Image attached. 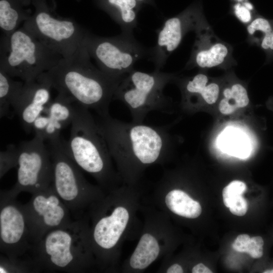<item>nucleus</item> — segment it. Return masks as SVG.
I'll list each match as a JSON object with an SVG mask.
<instances>
[{"label": "nucleus", "mask_w": 273, "mask_h": 273, "mask_svg": "<svg viewBox=\"0 0 273 273\" xmlns=\"http://www.w3.org/2000/svg\"><path fill=\"white\" fill-rule=\"evenodd\" d=\"M90 59L81 45L43 74L58 93L103 117L109 114V105L119 82L96 67Z\"/></svg>", "instance_id": "obj_1"}, {"label": "nucleus", "mask_w": 273, "mask_h": 273, "mask_svg": "<svg viewBox=\"0 0 273 273\" xmlns=\"http://www.w3.org/2000/svg\"><path fill=\"white\" fill-rule=\"evenodd\" d=\"M110 155L124 167L144 166L165 158L172 138L165 125L126 122L110 114L97 121Z\"/></svg>", "instance_id": "obj_2"}, {"label": "nucleus", "mask_w": 273, "mask_h": 273, "mask_svg": "<svg viewBox=\"0 0 273 273\" xmlns=\"http://www.w3.org/2000/svg\"><path fill=\"white\" fill-rule=\"evenodd\" d=\"M89 231L83 218L46 233L32 248L39 271L83 272L90 262Z\"/></svg>", "instance_id": "obj_3"}, {"label": "nucleus", "mask_w": 273, "mask_h": 273, "mask_svg": "<svg viewBox=\"0 0 273 273\" xmlns=\"http://www.w3.org/2000/svg\"><path fill=\"white\" fill-rule=\"evenodd\" d=\"M68 141L62 139L64 149L75 164L102 183L112 176L107 143L89 109L76 103Z\"/></svg>", "instance_id": "obj_4"}, {"label": "nucleus", "mask_w": 273, "mask_h": 273, "mask_svg": "<svg viewBox=\"0 0 273 273\" xmlns=\"http://www.w3.org/2000/svg\"><path fill=\"white\" fill-rule=\"evenodd\" d=\"M62 58L23 26L1 39L0 70L24 82L37 79Z\"/></svg>", "instance_id": "obj_5"}, {"label": "nucleus", "mask_w": 273, "mask_h": 273, "mask_svg": "<svg viewBox=\"0 0 273 273\" xmlns=\"http://www.w3.org/2000/svg\"><path fill=\"white\" fill-rule=\"evenodd\" d=\"M175 78L174 74L161 71L146 73L133 69L120 81L113 100L127 107L132 122L143 123L152 111L169 112L171 101L163 90Z\"/></svg>", "instance_id": "obj_6"}, {"label": "nucleus", "mask_w": 273, "mask_h": 273, "mask_svg": "<svg viewBox=\"0 0 273 273\" xmlns=\"http://www.w3.org/2000/svg\"><path fill=\"white\" fill-rule=\"evenodd\" d=\"M32 1L34 12L22 26L63 58L72 56L82 45L87 29L72 18L58 15L54 0Z\"/></svg>", "instance_id": "obj_7"}, {"label": "nucleus", "mask_w": 273, "mask_h": 273, "mask_svg": "<svg viewBox=\"0 0 273 273\" xmlns=\"http://www.w3.org/2000/svg\"><path fill=\"white\" fill-rule=\"evenodd\" d=\"M98 68L114 80L120 81L134 69L139 60L149 57L150 49L136 41L133 34L103 37L86 30L82 41Z\"/></svg>", "instance_id": "obj_8"}, {"label": "nucleus", "mask_w": 273, "mask_h": 273, "mask_svg": "<svg viewBox=\"0 0 273 273\" xmlns=\"http://www.w3.org/2000/svg\"><path fill=\"white\" fill-rule=\"evenodd\" d=\"M48 142L53 163L54 189L74 219L81 218L83 209L96 190L85 180L80 169L69 157L61 138Z\"/></svg>", "instance_id": "obj_9"}, {"label": "nucleus", "mask_w": 273, "mask_h": 273, "mask_svg": "<svg viewBox=\"0 0 273 273\" xmlns=\"http://www.w3.org/2000/svg\"><path fill=\"white\" fill-rule=\"evenodd\" d=\"M17 181L7 190L17 197L22 192L33 194L47 189L53 183V163L50 150L41 137L34 135L18 146Z\"/></svg>", "instance_id": "obj_10"}, {"label": "nucleus", "mask_w": 273, "mask_h": 273, "mask_svg": "<svg viewBox=\"0 0 273 273\" xmlns=\"http://www.w3.org/2000/svg\"><path fill=\"white\" fill-rule=\"evenodd\" d=\"M208 25L199 2L192 3L177 15L166 19L157 30V42L149 51V58L154 64V71H161L186 34L190 31L196 32Z\"/></svg>", "instance_id": "obj_11"}, {"label": "nucleus", "mask_w": 273, "mask_h": 273, "mask_svg": "<svg viewBox=\"0 0 273 273\" xmlns=\"http://www.w3.org/2000/svg\"><path fill=\"white\" fill-rule=\"evenodd\" d=\"M7 190L0 193V250L10 258H22L33 248L23 204Z\"/></svg>", "instance_id": "obj_12"}, {"label": "nucleus", "mask_w": 273, "mask_h": 273, "mask_svg": "<svg viewBox=\"0 0 273 273\" xmlns=\"http://www.w3.org/2000/svg\"><path fill=\"white\" fill-rule=\"evenodd\" d=\"M23 207L33 245L49 231L73 220L70 211L57 195L52 184L47 189L32 194Z\"/></svg>", "instance_id": "obj_13"}, {"label": "nucleus", "mask_w": 273, "mask_h": 273, "mask_svg": "<svg viewBox=\"0 0 273 273\" xmlns=\"http://www.w3.org/2000/svg\"><path fill=\"white\" fill-rule=\"evenodd\" d=\"M195 33V42L186 69L195 67L226 68L237 64L233 56L232 46L217 37L209 25Z\"/></svg>", "instance_id": "obj_14"}, {"label": "nucleus", "mask_w": 273, "mask_h": 273, "mask_svg": "<svg viewBox=\"0 0 273 273\" xmlns=\"http://www.w3.org/2000/svg\"><path fill=\"white\" fill-rule=\"evenodd\" d=\"M53 88L43 73L37 79L24 82L14 108L26 133L32 131L33 123L45 110L50 102Z\"/></svg>", "instance_id": "obj_15"}, {"label": "nucleus", "mask_w": 273, "mask_h": 273, "mask_svg": "<svg viewBox=\"0 0 273 273\" xmlns=\"http://www.w3.org/2000/svg\"><path fill=\"white\" fill-rule=\"evenodd\" d=\"M102 214L95 220L89 236L95 248L104 252L116 245L127 224L129 214L124 207L118 206L110 214Z\"/></svg>", "instance_id": "obj_16"}, {"label": "nucleus", "mask_w": 273, "mask_h": 273, "mask_svg": "<svg viewBox=\"0 0 273 273\" xmlns=\"http://www.w3.org/2000/svg\"><path fill=\"white\" fill-rule=\"evenodd\" d=\"M76 103L67 96L58 93L51 100L43 112L49 117L43 140L48 142L61 138V130L71 124L74 117Z\"/></svg>", "instance_id": "obj_17"}, {"label": "nucleus", "mask_w": 273, "mask_h": 273, "mask_svg": "<svg viewBox=\"0 0 273 273\" xmlns=\"http://www.w3.org/2000/svg\"><path fill=\"white\" fill-rule=\"evenodd\" d=\"M120 27L121 32L133 34L138 15L143 4L137 0H93Z\"/></svg>", "instance_id": "obj_18"}, {"label": "nucleus", "mask_w": 273, "mask_h": 273, "mask_svg": "<svg viewBox=\"0 0 273 273\" xmlns=\"http://www.w3.org/2000/svg\"><path fill=\"white\" fill-rule=\"evenodd\" d=\"M32 0H0V27L5 35L16 30L33 14Z\"/></svg>", "instance_id": "obj_19"}, {"label": "nucleus", "mask_w": 273, "mask_h": 273, "mask_svg": "<svg viewBox=\"0 0 273 273\" xmlns=\"http://www.w3.org/2000/svg\"><path fill=\"white\" fill-rule=\"evenodd\" d=\"M209 81L206 74L199 73L180 83L185 101L189 102L195 98H200L208 104L215 103L219 96L220 87L218 83Z\"/></svg>", "instance_id": "obj_20"}, {"label": "nucleus", "mask_w": 273, "mask_h": 273, "mask_svg": "<svg viewBox=\"0 0 273 273\" xmlns=\"http://www.w3.org/2000/svg\"><path fill=\"white\" fill-rule=\"evenodd\" d=\"M24 81H16L0 70V117L11 118Z\"/></svg>", "instance_id": "obj_21"}, {"label": "nucleus", "mask_w": 273, "mask_h": 273, "mask_svg": "<svg viewBox=\"0 0 273 273\" xmlns=\"http://www.w3.org/2000/svg\"><path fill=\"white\" fill-rule=\"evenodd\" d=\"M165 203L174 213L187 218H195L201 213L200 203L179 190H173L166 195Z\"/></svg>", "instance_id": "obj_22"}, {"label": "nucleus", "mask_w": 273, "mask_h": 273, "mask_svg": "<svg viewBox=\"0 0 273 273\" xmlns=\"http://www.w3.org/2000/svg\"><path fill=\"white\" fill-rule=\"evenodd\" d=\"M159 251V246L155 238L149 234H144L130 257L131 267L144 269L156 259Z\"/></svg>", "instance_id": "obj_23"}, {"label": "nucleus", "mask_w": 273, "mask_h": 273, "mask_svg": "<svg viewBox=\"0 0 273 273\" xmlns=\"http://www.w3.org/2000/svg\"><path fill=\"white\" fill-rule=\"evenodd\" d=\"M219 147L223 152L240 158L247 157L250 153V143L241 132L229 127L218 138Z\"/></svg>", "instance_id": "obj_24"}, {"label": "nucleus", "mask_w": 273, "mask_h": 273, "mask_svg": "<svg viewBox=\"0 0 273 273\" xmlns=\"http://www.w3.org/2000/svg\"><path fill=\"white\" fill-rule=\"evenodd\" d=\"M223 98L219 104L220 112L224 115L234 113L238 108L248 105L249 99L246 88L240 83H233L222 91Z\"/></svg>", "instance_id": "obj_25"}, {"label": "nucleus", "mask_w": 273, "mask_h": 273, "mask_svg": "<svg viewBox=\"0 0 273 273\" xmlns=\"http://www.w3.org/2000/svg\"><path fill=\"white\" fill-rule=\"evenodd\" d=\"M264 241L260 236L251 237L247 234L239 235L232 244L233 248L239 252L248 253L254 258H261L263 254Z\"/></svg>", "instance_id": "obj_26"}, {"label": "nucleus", "mask_w": 273, "mask_h": 273, "mask_svg": "<svg viewBox=\"0 0 273 273\" xmlns=\"http://www.w3.org/2000/svg\"><path fill=\"white\" fill-rule=\"evenodd\" d=\"M38 272L33 260L22 258H10L4 255L0 257L1 273H26Z\"/></svg>", "instance_id": "obj_27"}, {"label": "nucleus", "mask_w": 273, "mask_h": 273, "mask_svg": "<svg viewBox=\"0 0 273 273\" xmlns=\"http://www.w3.org/2000/svg\"><path fill=\"white\" fill-rule=\"evenodd\" d=\"M246 28L249 41L259 43L264 36L273 29L270 21L259 16L254 17Z\"/></svg>", "instance_id": "obj_28"}, {"label": "nucleus", "mask_w": 273, "mask_h": 273, "mask_svg": "<svg viewBox=\"0 0 273 273\" xmlns=\"http://www.w3.org/2000/svg\"><path fill=\"white\" fill-rule=\"evenodd\" d=\"M18 147L9 144L6 149L0 152V178H2L10 170L18 165Z\"/></svg>", "instance_id": "obj_29"}, {"label": "nucleus", "mask_w": 273, "mask_h": 273, "mask_svg": "<svg viewBox=\"0 0 273 273\" xmlns=\"http://www.w3.org/2000/svg\"><path fill=\"white\" fill-rule=\"evenodd\" d=\"M247 189L246 184L240 180H234L222 190V198L224 205L228 207L230 201L235 197L242 195Z\"/></svg>", "instance_id": "obj_30"}, {"label": "nucleus", "mask_w": 273, "mask_h": 273, "mask_svg": "<svg viewBox=\"0 0 273 273\" xmlns=\"http://www.w3.org/2000/svg\"><path fill=\"white\" fill-rule=\"evenodd\" d=\"M232 10L237 19L245 24H248L254 18L253 12L249 10L243 3L234 2Z\"/></svg>", "instance_id": "obj_31"}, {"label": "nucleus", "mask_w": 273, "mask_h": 273, "mask_svg": "<svg viewBox=\"0 0 273 273\" xmlns=\"http://www.w3.org/2000/svg\"><path fill=\"white\" fill-rule=\"evenodd\" d=\"M228 207L233 214L243 216L247 211V203L241 195L232 199L230 201Z\"/></svg>", "instance_id": "obj_32"}, {"label": "nucleus", "mask_w": 273, "mask_h": 273, "mask_svg": "<svg viewBox=\"0 0 273 273\" xmlns=\"http://www.w3.org/2000/svg\"><path fill=\"white\" fill-rule=\"evenodd\" d=\"M49 121V116L44 112L37 117L32 126V130L34 132V135H38L43 139V135Z\"/></svg>", "instance_id": "obj_33"}, {"label": "nucleus", "mask_w": 273, "mask_h": 273, "mask_svg": "<svg viewBox=\"0 0 273 273\" xmlns=\"http://www.w3.org/2000/svg\"><path fill=\"white\" fill-rule=\"evenodd\" d=\"M260 46L264 51H273V29L264 36Z\"/></svg>", "instance_id": "obj_34"}, {"label": "nucleus", "mask_w": 273, "mask_h": 273, "mask_svg": "<svg viewBox=\"0 0 273 273\" xmlns=\"http://www.w3.org/2000/svg\"><path fill=\"white\" fill-rule=\"evenodd\" d=\"M193 273H212V271L205 266L203 263H200L194 266L192 270Z\"/></svg>", "instance_id": "obj_35"}, {"label": "nucleus", "mask_w": 273, "mask_h": 273, "mask_svg": "<svg viewBox=\"0 0 273 273\" xmlns=\"http://www.w3.org/2000/svg\"><path fill=\"white\" fill-rule=\"evenodd\" d=\"M183 272L181 266L176 263L170 266L166 271L167 273H182Z\"/></svg>", "instance_id": "obj_36"}, {"label": "nucleus", "mask_w": 273, "mask_h": 273, "mask_svg": "<svg viewBox=\"0 0 273 273\" xmlns=\"http://www.w3.org/2000/svg\"><path fill=\"white\" fill-rule=\"evenodd\" d=\"M143 5H149L150 6L156 7L155 0H137Z\"/></svg>", "instance_id": "obj_37"}, {"label": "nucleus", "mask_w": 273, "mask_h": 273, "mask_svg": "<svg viewBox=\"0 0 273 273\" xmlns=\"http://www.w3.org/2000/svg\"><path fill=\"white\" fill-rule=\"evenodd\" d=\"M263 273H273V268L271 269L265 270L263 271Z\"/></svg>", "instance_id": "obj_38"}, {"label": "nucleus", "mask_w": 273, "mask_h": 273, "mask_svg": "<svg viewBox=\"0 0 273 273\" xmlns=\"http://www.w3.org/2000/svg\"><path fill=\"white\" fill-rule=\"evenodd\" d=\"M246 1L247 0H234V2H238V3H241L244 2Z\"/></svg>", "instance_id": "obj_39"}, {"label": "nucleus", "mask_w": 273, "mask_h": 273, "mask_svg": "<svg viewBox=\"0 0 273 273\" xmlns=\"http://www.w3.org/2000/svg\"><path fill=\"white\" fill-rule=\"evenodd\" d=\"M76 1H77V2H79L81 0H75Z\"/></svg>", "instance_id": "obj_40"}]
</instances>
